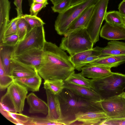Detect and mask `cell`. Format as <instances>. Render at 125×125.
<instances>
[{
    "label": "cell",
    "instance_id": "cell-1",
    "mask_svg": "<svg viewBox=\"0 0 125 125\" xmlns=\"http://www.w3.org/2000/svg\"><path fill=\"white\" fill-rule=\"evenodd\" d=\"M41 64L37 69L44 80L62 79L64 81L74 71L69 56L56 44L45 42Z\"/></svg>",
    "mask_w": 125,
    "mask_h": 125
},
{
    "label": "cell",
    "instance_id": "cell-2",
    "mask_svg": "<svg viewBox=\"0 0 125 125\" xmlns=\"http://www.w3.org/2000/svg\"><path fill=\"white\" fill-rule=\"evenodd\" d=\"M60 102L61 122L65 125H75V115L80 112L102 110L100 102H92L82 98L64 88L57 95Z\"/></svg>",
    "mask_w": 125,
    "mask_h": 125
},
{
    "label": "cell",
    "instance_id": "cell-3",
    "mask_svg": "<svg viewBox=\"0 0 125 125\" xmlns=\"http://www.w3.org/2000/svg\"><path fill=\"white\" fill-rule=\"evenodd\" d=\"M92 88L103 99L120 95L125 89V74L114 73L106 77L91 79Z\"/></svg>",
    "mask_w": 125,
    "mask_h": 125
},
{
    "label": "cell",
    "instance_id": "cell-4",
    "mask_svg": "<svg viewBox=\"0 0 125 125\" xmlns=\"http://www.w3.org/2000/svg\"><path fill=\"white\" fill-rule=\"evenodd\" d=\"M64 36L59 47L70 56L93 48L94 44L86 28L76 29Z\"/></svg>",
    "mask_w": 125,
    "mask_h": 125
},
{
    "label": "cell",
    "instance_id": "cell-5",
    "mask_svg": "<svg viewBox=\"0 0 125 125\" xmlns=\"http://www.w3.org/2000/svg\"><path fill=\"white\" fill-rule=\"evenodd\" d=\"M28 93L26 88L14 81L1 98L0 108L8 111L22 113Z\"/></svg>",
    "mask_w": 125,
    "mask_h": 125
},
{
    "label": "cell",
    "instance_id": "cell-6",
    "mask_svg": "<svg viewBox=\"0 0 125 125\" xmlns=\"http://www.w3.org/2000/svg\"><path fill=\"white\" fill-rule=\"evenodd\" d=\"M98 0H87L71 6L63 12L59 13L55 21L54 27L57 33L64 35L72 22L86 9L94 5Z\"/></svg>",
    "mask_w": 125,
    "mask_h": 125
},
{
    "label": "cell",
    "instance_id": "cell-7",
    "mask_svg": "<svg viewBox=\"0 0 125 125\" xmlns=\"http://www.w3.org/2000/svg\"><path fill=\"white\" fill-rule=\"evenodd\" d=\"M46 41L43 26L31 28L15 46L11 58L30 49H43Z\"/></svg>",
    "mask_w": 125,
    "mask_h": 125
},
{
    "label": "cell",
    "instance_id": "cell-8",
    "mask_svg": "<svg viewBox=\"0 0 125 125\" xmlns=\"http://www.w3.org/2000/svg\"><path fill=\"white\" fill-rule=\"evenodd\" d=\"M109 0H98L94 5L93 13L87 28L94 44L99 40L102 24L107 13Z\"/></svg>",
    "mask_w": 125,
    "mask_h": 125
},
{
    "label": "cell",
    "instance_id": "cell-9",
    "mask_svg": "<svg viewBox=\"0 0 125 125\" xmlns=\"http://www.w3.org/2000/svg\"><path fill=\"white\" fill-rule=\"evenodd\" d=\"M100 104L108 118H125V99L120 95L103 99Z\"/></svg>",
    "mask_w": 125,
    "mask_h": 125
},
{
    "label": "cell",
    "instance_id": "cell-10",
    "mask_svg": "<svg viewBox=\"0 0 125 125\" xmlns=\"http://www.w3.org/2000/svg\"><path fill=\"white\" fill-rule=\"evenodd\" d=\"M43 54V49L35 48L27 51L12 58L37 69L41 63Z\"/></svg>",
    "mask_w": 125,
    "mask_h": 125
},
{
    "label": "cell",
    "instance_id": "cell-11",
    "mask_svg": "<svg viewBox=\"0 0 125 125\" xmlns=\"http://www.w3.org/2000/svg\"><path fill=\"white\" fill-rule=\"evenodd\" d=\"M38 73L37 69L11 58L9 75L14 79L32 77Z\"/></svg>",
    "mask_w": 125,
    "mask_h": 125
},
{
    "label": "cell",
    "instance_id": "cell-12",
    "mask_svg": "<svg viewBox=\"0 0 125 125\" xmlns=\"http://www.w3.org/2000/svg\"><path fill=\"white\" fill-rule=\"evenodd\" d=\"M108 118L102 110L80 112L75 115L76 125H99L103 120Z\"/></svg>",
    "mask_w": 125,
    "mask_h": 125
},
{
    "label": "cell",
    "instance_id": "cell-13",
    "mask_svg": "<svg viewBox=\"0 0 125 125\" xmlns=\"http://www.w3.org/2000/svg\"><path fill=\"white\" fill-rule=\"evenodd\" d=\"M64 87L78 96L92 102L98 103L103 100L100 95L91 88L65 82Z\"/></svg>",
    "mask_w": 125,
    "mask_h": 125
},
{
    "label": "cell",
    "instance_id": "cell-14",
    "mask_svg": "<svg viewBox=\"0 0 125 125\" xmlns=\"http://www.w3.org/2000/svg\"><path fill=\"white\" fill-rule=\"evenodd\" d=\"M45 90L48 108V112L46 117L51 120L61 122V110L58 96L49 90Z\"/></svg>",
    "mask_w": 125,
    "mask_h": 125
},
{
    "label": "cell",
    "instance_id": "cell-15",
    "mask_svg": "<svg viewBox=\"0 0 125 125\" xmlns=\"http://www.w3.org/2000/svg\"><path fill=\"white\" fill-rule=\"evenodd\" d=\"M100 37L108 40H125V27L114 26L106 22L100 32Z\"/></svg>",
    "mask_w": 125,
    "mask_h": 125
},
{
    "label": "cell",
    "instance_id": "cell-16",
    "mask_svg": "<svg viewBox=\"0 0 125 125\" xmlns=\"http://www.w3.org/2000/svg\"><path fill=\"white\" fill-rule=\"evenodd\" d=\"M109 67L95 64H88L81 69V73L84 77L91 79L102 78L112 73Z\"/></svg>",
    "mask_w": 125,
    "mask_h": 125
},
{
    "label": "cell",
    "instance_id": "cell-17",
    "mask_svg": "<svg viewBox=\"0 0 125 125\" xmlns=\"http://www.w3.org/2000/svg\"><path fill=\"white\" fill-rule=\"evenodd\" d=\"M94 5L88 7L80 14L69 26L64 36L78 29L87 28L93 13Z\"/></svg>",
    "mask_w": 125,
    "mask_h": 125
},
{
    "label": "cell",
    "instance_id": "cell-18",
    "mask_svg": "<svg viewBox=\"0 0 125 125\" xmlns=\"http://www.w3.org/2000/svg\"><path fill=\"white\" fill-rule=\"evenodd\" d=\"M27 101L29 106V113L31 114L41 113L47 115L48 112L47 104L32 92L27 95Z\"/></svg>",
    "mask_w": 125,
    "mask_h": 125
},
{
    "label": "cell",
    "instance_id": "cell-19",
    "mask_svg": "<svg viewBox=\"0 0 125 125\" xmlns=\"http://www.w3.org/2000/svg\"><path fill=\"white\" fill-rule=\"evenodd\" d=\"M101 56L125 55V42L110 40L104 48L99 47Z\"/></svg>",
    "mask_w": 125,
    "mask_h": 125
},
{
    "label": "cell",
    "instance_id": "cell-20",
    "mask_svg": "<svg viewBox=\"0 0 125 125\" xmlns=\"http://www.w3.org/2000/svg\"><path fill=\"white\" fill-rule=\"evenodd\" d=\"M10 2L9 0H0V43L4 37L7 26L10 21Z\"/></svg>",
    "mask_w": 125,
    "mask_h": 125
},
{
    "label": "cell",
    "instance_id": "cell-21",
    "mask_svg": "<svg viewBox=\"0 0 125 125\" xmlns=\"http://www.w3.org/2000/svg\"><path fill=\"white\" fill-rule=\"evenodd\" d=\"M125 63V55L101 56L89 64L104 66L111 68L116 67Z\"/></svg>",
    "mask_w": 125,
    "mask_h": 125
},
{
    "label": "cell",
    "instance_id": "cell-22",
    "mask_svg": "<svg viewBox=\"0 0 125 125\" xmlns=\"http://www.w3.org/2000/svg\"><path fill=\"white\" fill-rule=\"evenodd\" d=\"M0 112L5 118L17 125H32L31 117L23 114L8 111L0 108Z\"/></svg>",
    "mask_w": 125,
    "mask_h": 125
},
{
    "label": "cell",
    "instance_id": "cell-23",
    "mask_svg": "<svg viewBox=\"0 0 125 125\" xmlns=\"http://www.w3.org/2000/svg\"><path fill=\"white\" fill-rule=\"evenodd\" d=\"M42 78L38 73L33 76L16 79L14 81L25 87L28 91L36 92L39 91Z\"/></svg>",
    "mask_w": 125,
    "mask_h": 125
},
{
    "label": "cell",
    "instance_id": "cell-24",
    "mask_svg": "<svg viewBox=\"0 0 125 125\" xmlns=\"http://www.w3.org/2000/svg\"><path fill=\"white\" fill-rule=\"evenodd\" d=\"M64 81L69 84L92 88L91 79L86 78L81 73H75V71Z\"/></svg>",
    "mask_w": 125,
    "mask_h": 125
},
{
    "label": "cell",
    "instance_id": "cell-25",
    "mask_svg": "<svg viewBox=\"0 0 125 125\" xmlns=\"http://www.w3.org/2000/svg\"><path fill=\"white\" fill-rule=\"evenodd\" d=\"M99 47L96 46L92 49L78 53L72 56L70 55V59L74 68L90 55H97L101 56Z\"/></svg>",
    "mask_w": 125,
    "mask_h": 125
},
{
    "label": "cell",
    "instance_id": "cell-26",
    "mask_svg": "<svg viewBox=\"0 0 125 125\" xmlns=\"http://www.w3.org/2000/svg\"><path fill=\"white\" fill-rule=\"evenodd\" d=\"M14 47L0 45V61L8 75L11 55Z\"/></svg>",
    "mask_w": 125,
    "mask_h": 125
},
{
    "label": "cell",
    "instance_id": "cell-27",
    "mask_svg": "<svg viewBox=\"0 0 125 125\" xmlns=\"http://www.w3.org/2000/svg\"><path fill=\"white\" fill-rule=\"evenodd\" d=\"M64 81L62 79L46 80H44V88L47 89L53 94L58 95L64 88Z\"/></svg>",
    "mask_w": 125,
    "mask_h": 125
},
{
    "label": "cell",
    "instance_id": "cell-28",
    "mask_svg": "<svg viewBox=\"0 0 125 125\" xmlns=\"http://www.w3.org/2000/svg\"><path fill=\"white\" fill-rule=\"evenodd\" d=\"M14 81L13 78L6 73L1 61H0V89L5 90Z\"/></svg>",
    "mask_w": 125,
    "mask_h": 125
},
{
    "label": "cell",
    "instance_id": "cell-29",
    "mask_svg": "<svg viewBox=\"0 0 125 125\" xmlns=\"http://www.w3.org/2000/svg\"><path fill=\"white\" fill-rule=\"evenodd\" d=\"M104 20L106 22L113 26L123 25L121 14L119 11H112L107 12Z\"/></svg>",
    "mask_w": 125,
    "mask_h": 125
},
{
    "label": "cell",
    "instance_id": "cell-30",
    "mask_svg": "<svg viewBox=\"0 0 125 125\" xmlns=\"http://www.w3.org/2000/svg\"><path fill=\"white\" fill-rule=\"evenodd\" d=\"M22 16L17 23V34L19 37V41L23 39L27 32L31 29Z\"/></svg>",
    "mask_w": 125,
    "mask_h": 125
},
{
    "label": "cell",
    "instance_id": "cell-31",
    "mask_svg": "<svg viewBox=\"0 0 125 125\" xmlns=\"http://www.w3.org/2000/svg\"><path fill=\"white\" fill-rule=\"evenodd\" d=\"M32 125H65L62 122L58 121L51 120L46 117L31 116Z\"/></svg>",
    "mask_w": 125,
    "mask_h": 125
},
{
    "label": "cell",
    "instance_id": "cell-32",
    "mask_svg": "<svg viewBox=\"0 0 125 125\" xmlns=\"http://www.w3.org/2000/svg\"><path fill=\"white\" fill-rule=\"evenodd\" d=\"M22 16H17L10 21L6 29L4 38L6 36L17 34V22Z\"/></svg>",
    "mask_w": 125,
    "mask_h": 125
},
{
    "label": "cell",
    "instance_id": "cell-33",
    "mask_svg": "<svg viewBox=\"0 0 125 125\" xmlns=\"http://www.w3.org/2000/svg\"><path fill=\"white\" fill-rule=\"evenodd\" d=\"M22 17L31 28L43 26L45 24L41 18L37 16L26 14L23 15Z\"/></svg>",
    "mask_w": 125,
    "mask_h": 125
},
{
    "label": "cell",
    "instance_id": "cell-34",
    "mask_svg": "<svg viewBox=\"0 0 125 125\" xmlns=\"http://www.w3.org/2000/svg\"><path fill=\"white\" fill-rule=\"evenodd\" d=\"M19 42L18 35L17 34H16L5 37L0 43V45L14 47Z\"/></svg>",
    "mask_w": 125,
    "mask_h": 125
},
{
    "label": "cell",
    "instance_id": "cell-35",
    "mask_svg": "<svg viewBox=\"0 0 125 125\" xmlns=\"http://www.w3.org/2000/svg\"><path fill=\"white\" fill-rule=\"evenodd\" d=\"M71 1L72 0H63L59 3L54 5L51 8L54 12L61 13L66 10L71 6Z\"/></svg>",
    "mask_w": 125,
    "mask_h": 125
},
{
    "label": "cell",
    "instance_id": "cell-36",
    "mask_svg": "<svg viewBox=\"0 0 125 125\" xmlns=\"http://www.w3.org/2000/svg\"><path fill=\"white\" fill-rule=\"evenodd\" d=\"M99 125H125V118H110L103 120Z\"/></svg>",
    "mask_w": 125,
    "mask_h": 125
},
{
    "label": "cell",
    "instance_id": "cell-37",
    "mask_svg": "<svg viewBox=\"0 0 125 125\" xmlns=\"http://www.w3.org/2000/svg\"><path fill=\"white\" fill-rule=\"evenodd\" d=\"M48 4L47 2L44 3L33 2L30 6V15L37 16L38 13Z\"/></svg>",
    "mask_w": 125,
    "mask_h": 125
},
{
    "label": "cell",
    "instance_id": "cell-38",
    "mask_svg": "<svg viewBox=\"0 0 125 125\" xmlns=\"http://www.w3.org/2000/svg\"><path fill=\"white\" fill-rule=\"evenodd\" d=\"M100 56L97 55H93L88 56L76 67L75 68V69L78 71H81V69L83 67L89 63L97 60Z\"/></svg>",
    "mask_w": 125,
    "mask_h": 125
},
{
    "label": "cell",
    "instance_id": "cell-39",
    "mask_svg": "<svg viewBox=\"0 0 125 125\" xmlns=\"http://www.w3.org/2000/svg\"><path fill=\"white\" fill-rule=\"evenodd\" d=\"M22 0H14V3L16 7L17 16H22Z\"/></svg>",
    "mask_w": 125,
    "mask_h": 125
},
{
    "label": "cell",
    "instance_id": "cell-40",
    "mask_svg": "<svg viewBox=\"0 0 125 125\" xmlns=\"http://www.w3.org/2000/svg\"><path fill=\"white\" fill-rule=\"evenodd\" d=\"M118 9L120 13L125 16V0H123L120 3Z\"/></svg>",
    "mask_w": 125,
    "mask_h": 125
},
{
    "label": "cell",
    "instance_id": "cell-41",
    "mask_svg": "<svg viewBox=\"0 0 125 125\" xmlns=\"http://www.w3.org/2000/svg\"><path fill=\"white\" fill-rule=\"evenodd\" d=\"M87 0H72L71 5H74L79 4Z\"/></svg>",
    "mask_w": 125,
    "mask_h": 125
},
{
    "label": "cell",
    "instance_id": "cell-42",
    "mask_svg": "<svg viewBox=\"0 0 125 125\" xmlns=\"http://www.w3.org/2000/svg\"><path fill=\"white\" fill-rule=\"evenodd\" d=\"M63 0H50L53 5L59 3Z\"/></svg>",
    "mask_w": 125,
    "mask_h": 125
},
{
    "label": "cell",
    "instance_id": "cell-43",
    "mask_svg": "<svg viewBox=\"0 0 125 125\" xmlns=\"http://www.w3.org/2000/svg\"><path fill=\"white\" fill-rule=\"evenodd\" d=\"M121 14L123 25L125 27V16Z\"/></svg>",
    "mask_w": 125,
    "mask_h": 125
},
{
    "label": "cell",
    "instance_id": "cell-44",
    "mask_svg": "<svg viewBox=\"0 0 125 125\" xmlns=\"http://www.w3.org/2000/svg\"><path fill=\"white\" fill-rule=\"evenodd\" d=\"M48 0H33V2L39 3H44L47 2Z\"/></svg>",
    "mask_w": 125,
    "mask_h": 125
},
{
    "label": "cell",
    "instance_id": "cell-45",
    "mask_svg": "<svg viewBox=\"0 0 125 125\" xmlns=\"http://www.w3.org/2000/svg\"><path fill=\"white\" fill-rule=\"evenodd\" d=\"M120 95L123 97L125 99V92H123L122 94Z\"/></svg>",
    "mask_w": 125,
    "mask_h": 125
},
{
    "label": "cell",
    "instance_id": "cell-46",
    "mask_svg": "<svg viewBox=\"0 0 125 125\" xmlns=\"http://www.w3.org/2000/svg\"><path fill=\"white\" fill-rule=\"evenodd\" d=\"M29 4L30 6H31V4L33 2V0H28Z\"/></svg>",
    "mask_w": 125,
    "mask_h": 125
}]
</instances>
